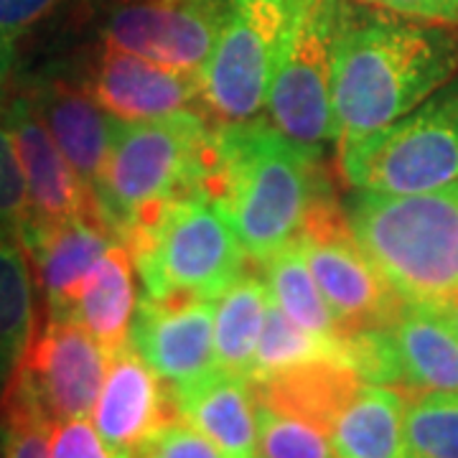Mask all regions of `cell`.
Instances as JSON below:
<instances>
[{
	"instance_id": "83f0119b",
	"label": "cell",
	"mask_w": 458,
	"mask_h": 458,
	"mask_svg": "<svg viewBox=\"0 0 458 458\" xmlns=\"http://www.w3.org/2000/svg\"><path fill=\"white\" fill-rule=\"evenodd\" d=\"M258 458H339L324 430L258 403Z\"/></svg>"
},
{
	"instance_id": "cb8c5ba5",
	"label": "cell",
	"mask_w": 458,
	"mask_h": 458,
	"mask_svg": "<svg viewBox=\"0 0 458 458\" xmlns=\"http://www.w3.org/2000/svg\"><path fill=\"white\" fill-rule=\"evenodd\" d=\"M36 280L16 234L0 232V397L36 331Z\"/></svg>"
},
{
	"instance_id": "277c9868",
	"label": "cell",
	"mask_w": 458,
	"mask_h": 458,
	"mask_svg": "<svg viewBox=\"0 0 458 458\" xmlns=\"http://www.w3.org/2000/svg\"><path fill=\"white\" fill-rule=\"evenodd\" d=\"M214 164V123L197 110L114 120L95 199L120 237L135 216L174 199L204 194Z\"/></svg>"
},
{
	"instance_id": "d6a6232c",
	"label": "cell",
	"mask_w": 458,
	"mask_h": 458,
	"mask_svg": "<svg viewBox=\"0 0 458 458\" xmlns=\"http://www.w3.org/2000/svg\"><path fill=\"white\" fill-rule=\"evenodd\" d=\"M357 3L387 11L394 16L441 23V26H458V0H357Z\"/></svg>"
},
{
	"instance_id": "9a60e30c",
	"label": "cell",
	"mask_w": 458,
	"mask_h": 458,
	"mask_svg": "<svg viewBox=\"0 0 458 458\" xmlns=\"http://www.w3.org/2000/svg\"><path fill=\"white\" fill-rule=\"evenodd\" d=\"M174 418V400L161 387V377L131 344L114 352L92 410V426L102 441L114 454L132 458Z\"/></svg>"
},
{
	"instance_id": "3957f363",
	"label": "cell",
	"mask_w": 458,
	"mask_h": 458,
	"mask_svg": "<svg viewBox=\"0 0 458 458\" xmlns=\"http://www.w3.org/2000/svg\"><path fill=\"white\" fill-rule=\"evenodd\" d=\"M349 225L367 258L405 303L458 298V181L418 194L357 189Z\"/></svg>"
},
{
	"instance_id": "8992f818",
	"label": "cell",
	"mask_w": 458,
	"mask_h": 458,
	"mask_svg": "<svg viewBox=\"0 0 458 458\" xmlns=\"http://www.w3.org/2000/svg\"><path fill=\"white\" fill-rule=\"evenodd\" d=\"M311 0H232L227 23L199 69L201 113L214 125L258 117L283 51Z\"/></svg>"
},
{
	"instance_id": "30bf717a",
	"label": "cell",
	"mask_w": 458,
	"mask_h": 458,
	"mask_svg": "<svg viewBox=\"0 0 458 458\" xmlns=\"http://www.w3.org/2000/svg\"><path fill=\"white\" fill-rule=\"evenodd\" d=\"M110 357L72 318L47 316L8 385L26 393L51 423L89 418Z\"/></svg>"
},
{
	"instance_id": "484cf974",
	"label": "cell",
	"mask_w": 458,
	"mask_h": 458,
	"mask_svg": "<svg viewBox=\"0 0 458 458\" xmlns=\"http://www.w3.org/2000/svg\"><path fill=\"white\" fill-rule=\"evenodd\" d=\"M262 265H265V283L270 298L280 311L293 318L298 327L309 328L313 334L344 339L324 295L316 285L306 255L301 252L295 240L291 245L280 247L278 252H273Z\"/></svg>"
},
{
	"instance_id": "2e32d148",
	"label": "cell",
	"mask_w": 458,
	"mask_h": 458,
	"mask_svg": "<svg viewBox=\"0 0 458 458\" xmlns=\"http://www.w3.org/2000/svg\"><path fill=\"white\" fill-rule=\"evenodd\" d=\"M120 237L99 214H80L62 222H29L21 227V245L33 280L47 298L49 316L66 318L87 273Z\"/></svg>"
},
{
	"instance_id": "7a4b0ae2",
	"label": "cell",
	"mask_w": 458,
	"mask_h": 458,
	"mask_svg": "<svg viewBox=\"0 0 458 458\" xmlns=\"http://www.w3.org/2000/svg\"><path fill=\"white\" fill-rule=\"evenodd\" d=\"M324 186L318 156L293 143L270 120L214 125L207 197L258 265L293 242Z\"/></svg>"
},
{
	"instance_id": "52a82bcc",
	"label": "cell",
	"mask_w": 458,
	"mask_h": 458,
	"mask_svg": "<svg viewBox=\"0 0 458 458\" xmlns=\"http://www.w3.org/2000/svg\"><path fill=\"white\" fill-rule=\"evenodd\" d=\"M354 189L418 194L458 181V77L393 125L339 148Z\"/></svg>"
},
{
	"instance_id": "ac0fdd59",
	"label": "cell",
	"mask_w": 458,
	"mask_h": 458,
	"mask_svg": "<svg viewBox=\"0 0 458 458\" xmlns=\"http://www.w3.org/2000/svg\"><path fill=\"white\" fill-rule=\"evenodd\" d=\"M168 393L176 418L197 428L225 456L258 458V400L247 377L216 367Z\"/></svg>"
},
{
	"instance_id": "f546056e",
	"label": "cell",
	"mask_w": 458,
	"mask_h": 458,
	"mask_svg": "<svg viewBox=\"0 0 458 458\" xmlns=\"http://www.w3.org/2000/svg\"><path fill=\"white\" fill-rule=\"evenodd\" d=\"M29 214L26 179L18 161L16 146L5 123H0V232L21 237V227Z\"/></svg>"
},
{
	"instance_id": "836d02e7",
	"label": "cell",
	"mask_w": 458,
	"mask_h": 458,
	"mask_svg": "<svg viewBox=\"0 0 458 458\" xmlns=\"http://www.w3.org/2000/svg\"><path fill=\"white\" fill-rule=\"evenodd\" d=\"M62 0H0V36L16 41L47 18Z\"/></svg>"
},
{
	"instance_id": "8fae6325",
	"label": "cell",
	"mask_w": 458,
	"mask_h": 458,
	"mask_svg": "<svg viewBox=\"0 0 458 458\" xmlns=\"http://www.w3.org/2000/svg\"><path fill=\"white\" fill-rule=\"evenodd\" d=\"M232 0H114L102 21V44L183 72L207 64Z\"/></svg>"
},
{
	"instance_id": "d4e9b609",
	"label": "cell",
	"mask_w": 458,
	"mask_h": 458,
	"mask_svg": "<svg viewBox=\"0 0 458 458\" xmlns=\"http://www.w3.org/2000/svg\"><path fill=\"white\" fill-rule=\"evenodd\" d=\"M321 360H339L352 364L349 339L321 336V334H313L309 328L298 327L293 318H288L270 298L258 352H255V361H252V372H250V382H258L265 377H273L278 372H285V369L301 367V364Z\"/></svg>"
},
{
	"instance_id": "d590c367",
	"label": "cell",
	"mask_w": 458,
	"mask_h": 458,
	"mask_svg": "<svg viewBox=\"0 0 458 458\" xmlns=\"http://www.w3.org/2000/svg\"><path fill=\"white\" fill-rule=\"evenodd\" d=\"M0 458H5V428H3V415H0Z\"/></svg>"
},
{
	"instance_id": "5b68a950",
	"label": "cell",
	"mask_w": 458,
	"mask_h": 458,
	"mask_svg": "<svg viewBox=\"0 0 458 458\" xmlns=\"http://www.w3.org/2000/svg\"><path fill=\"white\" fill-rule=\"evenodd\" d=\"M146 295H199L214 301L245 270V247L227 216L204 194L161 204L120 234Z\"/></svg>"
},
{
	"instance_id": "4fadbf2b",
	"label": "cell",
	"mask_w": 458,
	"mask_h": 458,
	"mask_svg": "<svg viewBox=\"0 0 458 458\" xmlns=\"http://www.w3.org/2000/svg\"><path fill=\"white\" fill-rule=\"evenodd\" d=\"M84 89L114 120H153L194 110L199 72H183L132 51L102 44L87 72Z\"/></svg>"
},
{
	"instance_id": "603a6c76",
	"label": "cell",
	"mask_w": 458,
	"mask_h": 458,
	"mask_svg": "<svg viewBox=\"0 0 458 458\" xmlns=\"http://www.w3.org/2000/svg\"><path fill=\"white\" fill-rule=\"evenodd\" d=\"M267 306V283L250 270H242L214 298V354L219 369L250 379Z\"/></svg>"
},
{
	"instance_id": "4dcf8cb0",
	"label": "cell",
	"mask_w": 458,
	"mask_h": 458,
	"mask_svg": "<svg viewBox=\"0 0 458 458\" xmlns=\"http://www.w3.org/2000/svg\"><path fill=\"white\" fill-rule=\"evenodd\" d=\"M132 458H227L197 428L181 418L168 420Z\"/></svg>"
},
{
	"instance_id": "e575fe53",
	"label": "cell",
	"mask_w": 458,
	"mask_h": 458,
	"mask_svg": "<svg viewBox=\"0 0 458 458\" xmlns=\"http://www.w3.org/2000/svg\"><path fill=\"white\" fill-rule=\"evenodd\" d=\"M13 64H16V49H13V41L0 36V95L5 92V87H8V82H11Z\"/></svg>"
},
{
	"instance_id": "1f68e13d",
	"label": "cell",
	"mask_w": 458,
	"mask_h": 458,
	"mask_svg": "<svg viewBox=\"0 0 458 458\" xmlns=\"http://www.w3.org/2000/svg\"><path fill=\"white\" fill-rule=\"evenodd\" d=\"M51 458H128L114 454L102 441L98 428L87 418L54 423L51 428Z\"/></svg>"
},
{
	"instance_id": "9c48e42d",
	"label": "cell",
	"mask_w": 458,
	"mask_h": 458,
	"mask_svg": "<svg viewBox=\"0 0 458 458\" xmlns=\"http://www.w3.org/2000/svg\"><path fill=\"white\" fill-rule=\"evenodd\" d=\"M342 5L344 0H311L283 51L265 105L270 123L318 158L327 143H336L331 51Z\"/></svg>"
},
{
	"instance_id": "7402d4cb",
	"label": "cell",
	"mask_w": 458,
	"mask_h": 458,
	"mask_svg": "<svg viewBox=\"0 0 458 458\" xmlns=\"http://www.w3.org/2000/svg\"><path fill=\"white\" fill-rule=\"evenodd\" d=\"M339 458H408L405 394L364 382L331 428Z\"/></svg>"
},
{
	"instance_id": "f1b7e54d",
	"label": "cell",
	"mask_w": 458,
	"mask_h": 458,
	"mask_svg": "<svg viewBox=\"0 0 458 458\" xmlns=\"http://www.w3.org/2000/svg\"><path fill=\"white\" fill-rule=\"evenodd\" d=\"M5 458H51V423L26 393L8 385L0 397Z\"/></svg>"
},
{
	"instance_id": "ffe728a7",
	"label": "cell",
	"mask_w": 458,
	"mask_h": 458,
	"mask_svg": "<svg viewBox=\"0 0 458 458\" xmlns=\"http://www.w3.org/2000/svg\"><path fill=\"white\" fill-rule=\"evenodd\" d=\"M361 385L364 379L354 372L352 364L321 360L258 379L252 382V390L255 400L262 405L293 415L331 436V428Z\"/></svg>"
},
{
	"instance_id": "d6986e66",
	"label": "cell",
	"mask_w": 458,
	"mask_h": 458,
	"mask_svg": "<svg viewBox=\"0 0 458 458\" xmlns=\"http://www.w3.org/2000/svg\"><path fill=\"white\" fill-rule=\"evenodd\" d=\"M69 165L95 194L110 153L114 117L99 107L84 87L62 80L38 84L29 98Z\"/></svg>"
},
{
	"instance_id": "4316f807",
	"label": "cell",
	"mask_w": 458,
	"mask_h": 458,
	"mask_svg": "<svg viewBox=\"0 0 458 458\" xmlns=\"http://www.w3.org/2000/svg\"><path fill=\"white\" fill-rule=\"evenodd\" d=\"M408 458H458V393L405 394Z\"/></svg>"
},
{
	"instance_id": "5bb4252c",
	"label": "cell",
	"mask_w": 458,
	"mask_h": 458,
	"mask_svg": "<svg viewBox=\"0 0 458 458\" xmlns=\"http://www.w3.org/2000/svg\"><path fill=\"white\" fill-rule=\"evenodd\" d=\"M5 128L11 131L26 179L29 214L23 225L99 214L98 199L69 165L31 99L23 95L11 99V105L5 107Z\"/></svg>"
},
{
	"instance_id": "6da1fadb",
	"label": "cell",
	"mask_w": 458,
	"mask_h": 458,
	"mask_svg": "<svg viewBox=\"0 0 458 458\" xmlns=\"http://www.w3.org/2000/svg\"><path fill=\"white\" fill-rule=\"evenodd\" d=\"M458 77V26L344 0L331 51L336 146L382 131Z\"/></svg>"
},
{
	"instance_id": "7c38bea8",
	"label": "cell",
	"mask_w": 458,
	"mask_h": 458,
	"mask_svg": "<svg viewBox=\"0 0 458 458\" xmlns=\"http://www.w3.org/2000/svg\"><path fill=\"white\" fill-rule=\"evenodd\" d=\"M171 387L216 369L214 301L199 295H146L132 316L131 342Z\"/></svg>"
},
{
	"instance_id": "44dd1931",
	"label": "cell",
	"mask_w": 458,
	"mask_h": 458,
	"mask_svg": "<svg viewBox=\"0 0 458 458\" xmlns=\"http://www.w3.org/2000/svg\"><path fill=\"white\" fill-rule=\"evenodd\" d=\"M135 309V265L128 247L117 240L87 273L66 318L87 328L107 357H113L131 342Z\"/></svg>"
},
{
	"instance_id": "e0dca14e",
	"label": "cell",
	"mask_w": 458,
	"mask_h": 458,
	"mask_svg": "<svg viewBox=\"0 0 458 458\" xmlns=\"http://www.w3.org/2000/svg\"><path fill=\"white\" fill-rule=\"evenodd\" d=\"M385 336L400 393H458V324L448 306L403 301Z\"/></svg>"
},
{
	"instance_id": "ba28073f",
	"label": "cell",
	"mask_w": 458,
	"mask_h": 458,
	"mask_svg": "<svg viewBox=\"0 0 458 458\" xmlns=\"http://www.w3.org/2000/svg\"><path fill=\"white\" fill-rule=\"evenodd\" d=\"M295 242L344 339L390 324L403 301L361 250L328 186L311 201Z\"/></svg>"
},
{
	"instance_id": "8d00e7d4",
	"label": "cell",
	"mask_w": 458,
	"mask_h": 458,
	"mask_svg": "<svg viewBox=\"0 0 458 458\" xmlns=\"http://www.w3.org/2000/svg\"><path fill=\"white\" fill-rule=\"evenodd\" d=\"M448 311L454 313V318H456V324H458V298L454 301V303H448Z\"/></svg>"
}]
</instances>
